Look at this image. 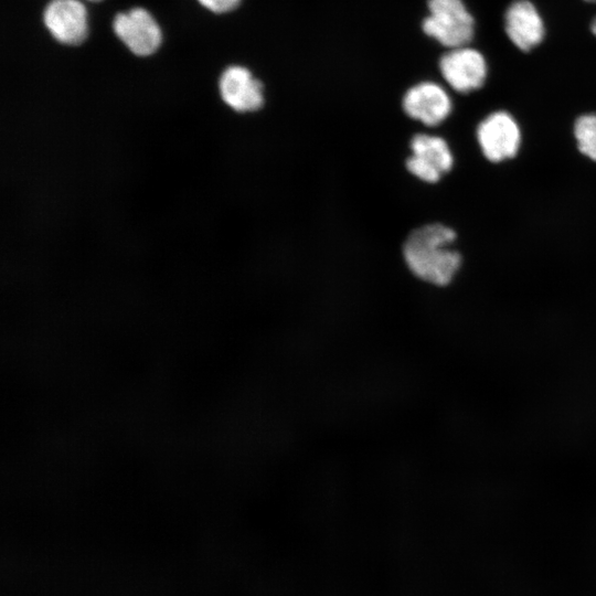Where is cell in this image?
Here are the masks:
<instances>
[{"mask_svg": "<svg viewBox=\"0 0 596 596\" xmlns=\"http://www.w3.org/2000/svg\"><path fill=\"white\" fill-rule=\"evenodd\" d=\"M409 149L406 169L423 182L437 183L454 166L450 147L440 136L416 134L409 141Z\"/></svg>", "mask_w": 596, "mask_h": 596, "instance_id": "cell-4", "label": "cell"}, {"mask_svg": "<svg viewBox=\"0 0 596 596\" xmlns=\"http://www.w3.org/2000/svg\"><path fill=\"white\" fill-rule=\"evenodd\" d=\"M43 22L62 44L78 45L87 36V11L78 0H51L43 11Z\"/></svg>", "mask_w": 596, "mask_h": 596, "instance_id": "cell-9", "label": "cell"}, {"mask_svg": "<svg viewBox=\"0 0 596 596\" xmlns=\"http://www.w3.org/2000/svg\"><path fill=\"white\" fill-rule=\"evenodd\" d=\"M585 2H588V3H596V0H583Z\"/></svg>", "mask_w": 596, "mask_h": 596, "instance_id": "cell-14", "label": "cell"}, {"mask_svg": "<svg viewBox=\"0 0 596 596\" xmlns=\"http://www.w3.org/2000/svg\"><path fill=\"white\" fill-rule=\"evenodd\" d=\"M574 137L578 150L596 161V111L583 114L574 123Z\"/></svg>", "mask_w": 596, "mask_h": 596, "instance_id": "cell-11", "label": "cell"}, {"mask_svg": "<svg viewBox=\"0 0 596 596\" xmlns=\"http://www.w3.org/2000/svg\"><path fill=\"white\" fill-rule=\"evenodd\" d=\"M113 30L128 50L138 56L151 55L161 44L160 26L143 8L116 14Z\"/></svg>", "mask_w": 596, "mask_h": 596, "instance_id": "cell-7", "label": "cell"}, {"mask_svg": "<svg viewBox=\"0 0 596 596\" xmlns=\"http://www.w3.org/2000/svg\"><path fill=\"white\" fill-rule=\"evenodd\" d=\"M438 66L448 86L461 94L481 88L489 72L485 55L469 44L448 49L439 58Z\"/></svg>", "mask_w": 596, "mask_h": 596, "instance_id": "cell-3", "label": "cell"}, {"mask_svg": "<svg viewBox=\"0 0 596 596\" xmlns=\"http://www.w3.org/2000/svg\"><path fill=\"white\" fill-rule=\"evenodd\" d=\"M402 108L409 118L434 127L449 117L453 102L441 85L424 81L406 91L402 98Z\"/></svg>", "mask_w": 596, "mask_h": 596, "instance_id": "cell-6", "label": "cell"}, {"mask_svg": "<svg viewBox=\"0 0 596 596\" xmlns=\"http://www.w3.org/2000/svg\"><path fill=\"white\" fill-rule=\"evenodd\" d=\"M476 136L482 155L493 163L514 158L521 145L520 126L505 110L487 115L479 123Z\"/></svg>", "mask_w": 596, "mask_h": 596, "instance_id": "cell-5", "label": "cell"}, {"mask_svg": "<svg viewBox=\"0 0 596 596\" xmlns=\"http://www.w3.org/2000/svg\"><path fill=\"white\" fill-rule=\"evenodd\" d=\"M456 237L455 230L438 222L409 232L402 253L411 273L439 287L451 283L461 265L460 253L450 248Z\"/></svg>", "mask_w": 596, "mask_h": 596, "instance_id": "cell-1", "label": "cell"}, {"mask_svg": "<svg viewBox=\"0 0 596 596\" xmlns=\"http://www.w3.org/2000/svg\"><path fill=\"white\" fill-rule=\"evenodd\" d=\"M222 100L237 113H253L264 105V86L241 65L226 67L219 79Z\"/></svg>", "mask_w": 596, "mask_h": 596, "instance_id": "cell-10", "label": "cell"}, {"mask_svg": "<svg viewBox=\"0 0 596 596\" xmlns=\"http://www.w3.org/2000/svg\"><path fill=\"white\" fill-rule=\"evenodd\" d=\"M589 28L593 35L596 36V15L592 19Z\"/></svg>", "mask_w": 596, "mask_h": 596, "instance_id": "cell-13", "label": "cell"}, {"mask_svg": "<svg viewBox=\"0 0 596 596\" xmlns=\"http://www.w3.org/2000/svg\"><path fill=\"white\" fill-rule=\"evenodd\" d=\"M89 1H100V0H89Z\"/></svg>", "mask_w": 596, "mask_h": 596, "instance_id": "cell-15", "label": "cell"}, {"mask_svg": "<svg viewBox=\"0 0 596 596\" xmlns=\"http://www.w3.org/2000/svg\"><path fill=\"white\" fill-rule=\"evenodd\" d=\"M503 28L510 42L523 52L539 46L546 32L543 17L530 0H514L507 7Z\"/></svg>", "mask_w": 596, "mask_h": 596, "instance_id": "cell-8", "label": "cell"}, {"mask_svg": "<svg viewBox=\"0 0 596 596\" xmlns=\"http://www.w3.org/2000/svg\"><path fill=\"white\" fill-rule=\"evenodd\" d=\"M205 9L214 13H226L234 10L242 0H198Z\"/></svg>", "mask_w": 596, "mask_h": 596, "instance_id": "cell-12", "label": "cell"}, {"mask_svg": "<svg viewBox=\"0 0 596 596\" xmlns=\"http://www.w3.org/2000/svg\"><path fill=\"white\" fill-rule=\"evenodd\" d=\"M427 8L422 23L426 35L447 50L470 44L476 22L462 0H428Z\"/></svg>", "mask_w": 596, "mask_h": 596, "instance_id": "cell-2", "label": "cell"}]
</instances>
